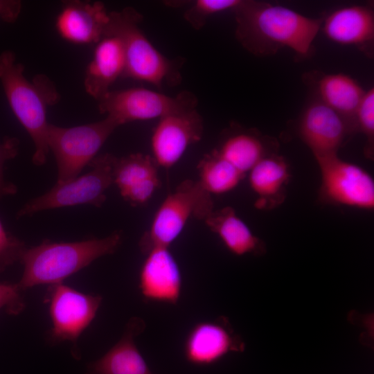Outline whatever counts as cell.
<instances>
[{"label":"cell","mask_w":374,"mask_h":374,"mask_svg":"<svg viewBox=\"0 0 374 374\" xmlns=\"http://www.w3.org/2000/svg\"><path fill=\"white\" fill-rule=\"evenodd\" d=\"M23 291L17 283L0 282V310L11 315L19 314L25 308Z\"/></svg>","instance_id":"obj_29"},{"label":"cell","mask_w":374,"mask_h":374,"mask_svg":"<svg viewBox=\"0 0 374 374\" xmlns=\"http://www.w3.org/2000/svg\"><path fill=\"white\" fill-rule=\"evenodd\" d=\"M233 254L260 256L266 252L264 242L253 234L231 207L213 211L204 221Z\"/></svg>","instance_id":"obj_20"},{"label":"cell","mask_w":374,"mask_h":374,"mask_svg":"<svg viewBox=\"0 0 374 374\" xmlns=\"http://www.w3.org/2000/svg\"><path fill=\"white\" fill-rule=\"evenodd\" d=\"M19 141L15 137L6 136L0 143V199L17 193V187L6 182L3 178V166L8 160L14 159L18 154Z\"/></svg>","instance_id":"obj_28"},{"label":"cell","mask_w":374,"mask_h":374,"mask_svg":"<svg viewBox=\"0 0 374 374\" xmlns=\"http://www.w3.org/2000/svg\"><path fill=\"white\" fill-rule=\"evenodd\" d=\"M122 239L121 231H116L103 238L78 242L44 240L24 252L20 260L24 271L17 283L22 291L39 285L62 283L96 259L114 253Z\"/></svg>","instance_id":"obj_3"},{"label":"cell","mask_w":374,"mask_h":374,"mask_svg":"<svg viewBox=\"0 0 374 374\" xmlns=\"http://www.w3.org/2000/svg\"><path fill=\"white\" fill-rule=\"evenodd\" d=\"M234 12L238 40L258 56L272 55L285 47L308 55L322 24L321 19L287 7L253 1H243Z\"/></svg>","instance_id":"obj_1"},{"label":"cell","mask_w":374,"mask_h":374,"mask_svg":"<svg viewBox=\"0 0 374 374\" xmlns=\"http://www.w3.org/2000/svg\"><path fill=\"white\" fill-rule=\"evenodd\" d=\"M26 248L25 242L8 232L0 220V272L20 262Z\"/></svg>","instance_id":"obj_27"},{"label":"cell","mask_w":374,"mask_h":374,"mask_svg":"<svg viewBox=\"0 0 374 374\" xmlns=\"http://www.w3.org/2000/svg\"><path fill=\"white\" fill-rule=\"evenodd\" d=\"M321 28L335 43L362 47L373 42L374 14L364 6L340 8L322 20Z\"/></svg>","instance_id":"obj_19"},{"label":"cell","mask_w":374,"mask_h":374,"mask_svg":"<svg viewBox=\"0 0 374 374\" xmlns=\"http://www.w3.org/2000/svg\"><path fill=\"white\" fill-rule=\"evenodd\" d=\"M125 56L121 41L114 35H104L94 48L87 66L84 86L86 92L99 100L119 78H123Z\"/></svg>","instance_id":"obj_18"},{"label":"cell","mask_w":374,"mask_h":374,"mask_svg":"<svg viewBox=\"0 0 374 374\" xmlns=\"http://www.w3.org/2000/svg\"><path fill=\"white\" fill-rule=\"evenodd\" d=\"M245 344L224 316L196 323L184 344L186 361L195 366L213 364L231 352L242 353Z\"/></svg>","instance_id":"obj_12"},{"label":"cell","mask_w":374,"mask_h":374,"mask_svg":"<svg viewBox=\"0 0 374 374\" xmlns=\"http://www.w3.org/2000/svg\"><path fill=\"white\" fill-rule=\"evenodd\" d=\"M214 150L243 175L249 172L262 158L273 154L262 137L249 130L229 134Z\"/></svg>","instance_id":"obj_23"},{"label":"cell","mask_w":374,"mask_h":374,"mask_svg":"<svg viewBox=\"0 0 374 374\" xmlns=\"http://www.w3.org/2000/svg\"><path fill=\"white\" fill-rule=\"evenodd\" d=\"M115 157L109 153L96 156L88 165L91 168L89 172L71 181L56 183L48 191L27 202L19 211L17 216L82 204L100 207L106 200L107 190L114 184Z\"/></svg>","instance_id":"obj_7"},{"label":"cell","mask_w":374,"mask_h":374,"mask_svg":"<svg viewBox=\"0 0 374 374\" xmlns=\"http://www.w3.org/2000/svg\"><path fill=\"white\" fill-rule=\"evenodd\" d=\"M100 113L118 126L139 121L160 119L167 115L196 109L197 97L183 91L171 96L152 89L134 87L109 91L98 100Z\"/></svg>","instance_id":"obj_8"},{"label":"cell","mask_w":374,"mask_h":374,"mask_svg":"<svg viewBox=\"0 0 374 374\" xmlns=\"http://www.w3.org/2000/svg\"><path fill=\"white\" fill-rule=\"evenodd\" d=\"M203 132V119L197 109L163 116L153 129L150 156L159 168H170L181 159L188 147L202 139Z\"/></svg>","instance_id":"obj_11"},{"label":"cell","mask_w":374,"mask_h":374,"mask_svg":"<svg viewBox=\"0 0 374 374\" xmlns=\"http://www.w3.org/2000/svg\"><path fill=\"white\" fill-rule=\"evenodd\" d=\"M21 10V3L17 0H0V18L8 23L15 21Z\"/></svg>","instance_id":"obj_30"},{"label":"cell","mask_w":374,"mask_h":374,"mask_svg":"<svg viewBox=\"0 0 374 374\" xmlns=\"http://www.w3.org/2000/svg\"><path fill=\"white\" fill-rule=\"evenodd\" d=\"M24 71L23 64L17 62L13 52L0 53V82L12 112L34 143L33 162L42 166L49 152L46 107L58 103L60 96L46 75H37L30 82Z\"/></svg>","instance_id":"obj_2"},{"label":"cell","mask_w":374,"mask_h":374,"mask_svg":"<svg viewBox=\"0 0 374 374\" xmlns=\"http://www.w3.org/2000/svg\"><path fill=\"white\" fill-rule=\"evenodd\" d=\"M102 301L100 295L85 294L63 283L50 285L45 297L52 323L48 342L70 341L77 355L78 339L96 317Z\"/></svg>","instance_id":"obj_9"},{"label":"cell","mask_w":374,"mask_h":374,"mask_svg":"<svg viewBox=\"0 0 374 374\" xmlns=\"http://www.w3.org/2000/svg\"><path fill=\"white\" fill-rule=\"evenodd\" d=\"M211 195L198 181L185 180L170 193L154 213L139 247L146 254L156 247H169L182 233L191 217L204 221L213 211Z\"/></svg>","instance_id":"obj_5"},{"label":"cell","mask_w":374,"mask_h":374,"mask_svg":"<svg viewBox=\"0 0 374 374\" xmlns=\"http://www.w3.org/2000/svg\"><path fill=\"white\" fill-rule=\"evenodd\" d=\"M142 20V15L131 7L109 14L104 35L116 36L122 42L125 56L123 78L149 83L158 89L179 84L181 60L170 59L159 51L141 29Z\"/></svg>","instance_id":"obj_4"},{"label":"cell","mask_w":374,"mask_h":374,"mask_svg":"<svg viewBox=\"0 0 374 374\" xmlns=\"http://www.w3.org/2000/svg\"><path fill=\"white\" fill-rule=\"evenodd\" d=\"M197 170L198 181L211 195H221L231 191L244 176L214 150L199 161Z\"/></svg>","instance_id":"obj_24"},{"label":"cell","mask_w":374,"mask_h":374,"mask_svg":"<svg viewBox=\"0 0 374 374\" xmlns=\"http://www.w3.org/2000/svg\"><path fill=\"white\" fill-rule=\"evenodd\" d=\"M317 82L319 100L343 116L355 130V115L366 92L350 75L330 73Z\"/></svg>","instance_id":"obj_22"},{"label":"cell","mask_w":374,"mask_h":374,"mask_svg":"<svg viewBox=\"0 0 374 374\" xmlns=\"http://www.w3.org/2000/svg\"><path fill=\"white\" fill-rule=\"evenodd\" d=\"M140 269L139 288L146 301L176 305L181 296L182 274L167 247L149 251Z\"/></svg>","instance_id":"obj_14"},{"label":"cell","mask_w":374,"mask_h":374,"mask_svg":"<svg viewBox=\"0 0 374 374\" xmlns=\"http://www.w3.org/2000/svg\"><path fill=\"white\" fill-rule=\"evenodd\" d=\"M109 14L100 1H64L55 27L60 36L69 42L96 44L104 35Z\"/></svg>","instance_id":"obj_15"},{"label":"cell","mask_w":374,"mask_h":374,"mask_svg":"<svg viewBox=\"0 0 374 374\" xmlns=\"http://www.w3.org/2000/svg\"><path fill=\"white\" fill-rule=\"evenodd\" d=\"M298 130L300 138L315 158L337 154L346 136L353 131L343 116L319 99L305 108Z\"/></svg>","instance_id":"obj_13"},{"label":"cell","mask_w":374,"mask_h":374,"mask_svg":"<svg viewBox=\"0 0 374 374\" xmlns=\"http://www.w3.org/2000/svg\"><path fill=\"white\" fill-rule=\"evenodd\" d=\"M242 0H196L184 13L185 20L195 30L201 29L211 17L224 11H233Z\"/></svg>","instance_id":"obj_25"},{"label":"cell","mask_w":374,"mask_h":374,"mask_svg":"<svg viewBox=\"0 0 374 374\" xmlns=\"http://www.w3.org/2000/svg\"><path fill=\"white\" fill-rule=\"evenodd\" d=\"M356 130L366 138V154L373 158L374 143V89L366 91L355 115Z\"/></svg>","instance_id":"obj_26"},{"label":"cell","mask_w":374,"mask_h":374,"mask_svg":"<svg viewBox=\"0 0 374 374\" xmlns=\"http://www.w3.org/2000/svg\"><path fill=\"white\" fill-rule=\"evenodd\" d=\"M118 125L110 118L71 127L49 123L47 145L55 156L57 167V183L77 177Z\"/></svg>","instance_id":"obj_6"},{"label":"cell","mask_w":374,"mask_h":374,"mask_svg":"<svg viewBox=\"0 0 374 374\" xmlns=\"http://www.w3.org/2000/svg\"><path fill=\"white\" fill-rule=\"evenodd\" d=\"M158 166L150 155L141 153L115 157L114 184L132 206L146 204L159 187Z\"/></svg>","instance_id":"obj_16"},{"label":"cell","mask_w":374,"mask_h":374,"mask_svg":"<svg viewBox=\"0 0 374 374\" xmlns=\"http://www.w3.org/2000/svg\"><path fill=\"white\" fill-rule=\"evenodd\" d=\"M145 327L141 318L132 317L119 341L100 358L89 363L86 374H153L134 341Z\"/></svg>","instance_id":"obj_17"},{"label":"cell","mask_w":374,"mask_h":374,"mask_svg":"<svg viewBox=\"0 0 374 374\" xmlns=\"http://www.w3.org/2000/svg\"><path fill=\"white\" fill-rule=\"evenodd\" d=\"M249 183L258 195L256 205L271 208L283 202L290 177L289 165L275 153L262 158L249 172Z\"/></svg>","instance_id":"obj_21"},{"label":"cell","mask_w":374,"mask_h":374,"mask_svg":"<svg viewBox=\"0 0 374 374\" xmlns=\"http://www.w3.org/2000/svg\"><path fill=\"white\" fill-rule=\"evenodd\" d=\"M315 159L321 172L319 198L322 203L374 208V180L366 170L341 159L337 154Z\"/></svg>","instance_id":"obj_10"}]
</instances>
